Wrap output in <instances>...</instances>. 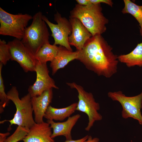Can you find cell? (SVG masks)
Instances as JSON below:
<instances>
[{
  "instance_id": "6da1fadb",
  "label": "cell",
  "mask_w": 142,
  "mask_h": 142,
  "mask_svg": "<svg viewBox=\"0 0 142 142\" xmlns=\"http://www.w3.org/2000/svg\"><path fill=\"white\" fill-rule=\"evenodd\" d=\"M78 51L77 60L98 76L109 78L117 72L118 56L101 35L92 36Z\"/></svg>"
},
{
  "instance_id": "7a4b0ae2",
  "label": "cell",
  "mask_w": 142,
  "mask_h": 142,
  "mask_svg": "<svg viewBox=\"0 0 142 142\" xmlns=\"http://www.w3.org/2000/svg\"><path fill=\"white\" fill-rule=\"evenodd\" d=\"M100 4H91L87 6L78 4L70 12V18H78L92 36L101 35L106 31L108 19L102 12Z\"/></svg>"
},
{
  "instance_id": "3957f363",
  "label": "cell",
  "mask_w": 142,
  "mask_h": 142,
  "mask_svg": "<svg viewBox=\"0 0 142 142\" xmlns=\"http://www.w3.org/2000/svg\"><path fill=\"white\" fill-rule=\"evenodd\" d=\"M7 94L8 98L15 105L16 111L13 119L4 120L0 121V123L7 121L9 122V129L13 125H16L29 129L36 123L33 116V111L30 95L28 93L20 99L19 92L15 86L12 87Z\"/></svg>"
},
{
  "instance_id": "277c9868",
  "label": "cell",
  "mask_w": 142,
  "mask_h": 142,
  "mask_svg": "<svg viewBox=\"0 0 142 142\" xmlns=\"http://www.w3.org/2000/svg\"><path fill=\"white\" fill-rule=\"evenodd\" d=\"M42 15V13L39 11L33 16L32 23L26 28L21 40L34 56L44 44L49 43L50 34Z\"/></svg>"
},
{
  "instance_id": "5b68a950",
  "label": "cell",
  "mask_w": 142,
  "mask_h": 142,
  "mask_svg": "<svg viewBox=\"0 0 142 142\" xmlns=\"http://www.w3.org/2000/svg\"><path fill=\"white\" fill-rule=\"evenodd\" d=\"M33 17L27 14H13L0 7V34L21 40L29 21Z\"/></svg>"
},
{
  "instance_id": "8992f818",
  "label": "cell",
  "mask_w": 142,
  "mask_h": 142,
  "mask_svg": "<svg viewBox=\"0 0 142 142\" xmlns=\"http://www.w3.org/2000/svg\"><path fill=\"white\" fill-rule=\"evenodd\" d=\"M67 84L71 88L75 89L78 92V101L76 110L87 115L89 121L85 129L89 131L95 121L102 119V116L98 111L100 109L99 104L95 102L92 94L86 92L81 86L74 82L67 83Z\"/></svg>"
},
{
  "instance_id": "52a82bcc",
  "label": "cell",
  "mask_w": 142,
  "mask_h": 142,
  "mask_svg": "<svg viewBox=\"0 0 142 142\" xmlns=\"http://www.w3.org/2000/svg\"><path fill=\"white\" fill-rule=\"evenodd\" d=\"M108 95L113 100L118 102L122 108L121 116L125 119L131 118L142 125V92L137 95L126 96L121 91L109 92Z\"/></svg>"
},
{
  "instance_id": "ba28073f",
  "label": "cell",
  "mask_w": 142,
  "mask_h": 142,
  "mask_svg": "<svg viewBox=\"0 0 142 142\" xmlns=\"http://www.w3.org/2000/svg\"><path fill=\"white\" fill-rule=\"evenodd\" d=\"M42 18L51 30V36L54 41L53 44L59 45L70 51H72L68 41V37L72 31V25L69 20L62 17L58 12L54 16V20L57 24L51 22L45 16L43 15Z\"/></svg>"
},
{
  "instance_id": "9c48e42d",
  "label": "cell",
  "mask_w": 142,
  "mask_h": 142,
  "mask_svg": "<svg viewBox=\"0 0 142 142\" xmlns=\"http://www.w3.org/2000/svg\"><path fill=\"white\" fill-rule=\"evenodd\" d=\"M11 60L19 63L25 72H35L37 60L34 55L23 44L21 40L15 39L7 43Z\"/></svg>"
},
{
  "instance_id": "30bf717a",
  "label": "cell",
  "mask_w": 142,
  "mask_h": 142,
  "mask_svg": "<svg viewBox=\"0 0 142 142\" xmlns=\"http://www.w3.org/2000/svg\"><path fill=\"white\" fill-rule=\"evenodd\" d=\"M35 69L36 80L28 89V93L32 97L40 95L44 92L50 89H58L54 80L49 75L47 63H42L37 60Z\"/></svg>"
},
{
  "instance_id": "8fae6325",
  "label": "cell",
  "mask_w": 142,
  "mask_h": 142,
  "mask_svg": "<svg viewBox=\"0 0 142 142\" xmlns=\"http://www.w3.org/2000/svg\"><path fill=\"white\" fill-rule=\"evenodd\" d=\"M69 20L72 28V33L68 37L69 43L75 47L77 50L80 51L92 36L78 18H70Z\"/></svg>"
},
{
  "instance_id": "7c38bea8",
  "label": "cell",
  "mask_w": 142,
  "mask_h": 142,
  "mask_svg": "<svg viewBox=\"0 0 142 142\" xmlns=\"http://www.w3.org/2000/svg\"><path fill=\"white\" fill-rule=\"evenodd\" d=\"M53 97L52 88L44 92L40 95L32 97V109L36 123L44 122L43 119Z\"/></svg>"
},
{
  "instance_id": "4fadbf2b",
  "label": "cell",
  "mask_w": 142,
  "mask_h": 142,
  "mask_svg": "<svg viewBox=\"0 0 142 142\" xmlns=\"http://www.w3.org/2000/svg\"><path fill=\"white\" fill-rule=\"evenodd\" d=\"M49 124L44 121L35 123L29 129L24 142H54L51 138L52 133Z\"/></svg>"
},
{
  "instance_id": "5bb4252c",
  "label": "cell",
  "mask_w": 142,
  "mask_h": 142,
  "mask_svg": "<svg viewBox=\"0 0 142 142\" xmlns=\"http://www.w3.org/2000/svg\"><path fill=\"white\" fill-rule=\"evenodd\" d=\"M81 116L77 114L68 118L67 120L63 122H55L52 120H47L50 127L53 129L51 138L54 139L60 136H64L66 140L72 139V130Z\"/></svg>"
},
{
  "instance_id": "9a60e30c",
  "label": "cell",
  "mask_w": 142,
  "mask_h": 142,
  "mask_svg": "<svg viewBox=\"0 0 142 142\" xmlns=\"http://www.w3.org/2000/svg\"><path fill=\"white\" fill-rule=\"evenodd\" d=\"M79 53L78 50L70 51L60 45L56 56L50 64L52 75H54L59 69L64 68L70 62L77 59Z\"/></svg>"
},
{
  "instance_id": "2e32d148",
  "label": "cell",
  "mask_w": 142,
  "mask_h": 142,
  "mask_svg": "<svg viewBox=\"0 0 142 142\" xmlns=\"http://www.w3.org/2000/svg\"><path fill=\"white\" fill-rule=\"evenodd\" d=\"M77 103H75L65 107L57 108L49 105L44 117L47 120L62 121L68 118L76 110Z\"/></svg>"
},
{
  "instance_id": "e0dca14e",
  "label": "cell",
  "mask_w": 142,
  "mask_h": 142,
  "mask_svg": "<svg viewBox=\"0 0 142 142\" xmlns=\"http://www.w3.org/2000/svg\"><path fill=\"white\" fill-rule=\"evenodd\" d=\"M119 61L125 64L128 67L137 66L142 67V42L138 44L130 52L118 56Z\"/></svg>"
},
{
  "instance_id": "ac0fdd59",
  "label": "cell",
  "mask_w": 142,
  "mask_h": 142,
  "mask_svg": "<svg viewBox=\"0 0 142 142\" xmlns=\"http://www.w3.org/2000/svg\"><path fill=\"white\" fill-rule=\"evenodd\" d=\"M59 47L49 43L44 44L34 56L35 59L42 63L51 62L56 56Z\"/></svg>"
},
{
  "instance_id": "d6986e66",
  "label": "cell",
  "mask_w": 142,
  "mask_h": 142,
  "mask_svg": "<svg viewBox=\"0 0 142 142\" xmlns=\"http://www.w3.org/2000/svg\"><path fill=\"white\" fill-rule=\"evenodd\" d=\"M124 6L122 10L123 14L128 13L132 15L138 21L142 33V6L137 5L130 0H124Z\"/></svg>"
},
{
  "instance_id": "ffe728a7",
  "label": "cell",
  "mask_w": 142,
  "mask_h": 142,
  "mask_svg": "<svg viewBox=\"0 0 142 142\" xmlns=\"http://www.w3.org/2000/svg\"><path fill=\"white\" fill-rule=\"evenodd\" d=\"M3 64L0 63V113L4 111V108L7 106L10 100L8 98L7 94L5 92L4 81L2 74V70Z\"/></svg>"
},
{
  "instance_id": "44dd1931",
  "label": "cell",
  "mask_w": 142,
  "mask_h": 142,
  "mask_svg": "<svg viewBox=\"0 0 142 142\" xmlns=\"http://www.w3.org/2000/svg\"><path fill=\"white\" fill-rule=\"evenodd\" d=\"M29 131V129L18 126L14 132L7 138L4 142H18L23 141Z\"/></svg>"
},
{
  "instance_id": "7402d4cb",
  "label": "cell",
  "mask_w": 142,
  "mask_h": 142,
  "mask_svg": "<svg viewBox=\"0 0 142 142\" xmlns=\"http://www.w3.org/2000/svg\"><path fill=\"white\" fill-rule=\"evenodd\" d=\"M10 60H11V55L7 43L4 40L0 39V63L5 65Z\"/></svg>"
},
{
  "instance_id": "603a6c76",
  "label": "cell",
  "mask_w": 142,
  "mask_h": 142,
  "mask_svg": "<svg viewBox=\"0 0 142 142\" xmlns=\"http://www.w3.org/2000/svg\"><path fill=\"white\" fill-rule=\"evenodd\" d=\"M91 4H97L104 3L112 7L113 3L111 0H89Z\"/></svg>"
},
{
  "instance_id": "cb8c5ba5",
  "label": "cell",
  "mask_w": 142,
  "mask_h": 142,
  "mask_svg": "<svg viewBox=\"0 0 142 142\" xmlns=\"http://www.w3.org/2000/svg\"><path fill=\"white\" fill-rule=\"evenodd\" d=\"M78 4L82 6H87L91 4L89 0H76Z\"/></svg>"
},
{
  "instance_id": "d4e9b609",
  "label": "cell",
  "mask_w": 142,
  "mask_h": 142,
  "mask_svg": "<svg viewBox=\"0 0 142 142\" xmlns=\"http://www.w3.org/2000/svg\"><path fill=\"white\" fill-rule=\"evenodd\" d=\"M88 135H86L84 137L79 139L77 140H66L64 142H84V141L86 140L88 138Z\"/></svg>"
},
{
  "instance_id": "484cf974",
  "label": "cell",
  "mask_w": 142,
  "mask_h": 142,
  "mask_svg": "<svg viewBox=\"0 0 142 142\" xmlns=\"http://www.w3.org/2000/svg\"><path fill=\"white\" fill-rule=\"evenodd\" d=\"M10 133L8 132L5 133H0V142H4L6 139L7 136H8Z\"/></svg>"
},
{
  "instance_id": "4316f807",
  "label": "cell",
  "mask_w": 142,
  "mask_h": 142,
  "mask_svg": "<svg viewBox=\"0 0 142 142\" xmlns=\"http://www.w3.org/2000/svg\"><path fill=\"white\" fill-rule=\"evenodd\" d=\"M99 139L98 138H93L90 136H89L88 139L84 142H99Z\"/></svg>"
},
{
  "instance_id": "83f0119b",
  "label": "cell",
  "mask_w": 142,
  "mask_h": 142,
  "mask_svg": "<svg viewBox=\"0 0 142 142\" xmlns=\"http://www.w3.org/2000/svg\"><path fill=\"white\" fill-rule=\"evenodd\" d=\"M141 35H142V33H141Z\"/></svg>"
}]
</instances>
